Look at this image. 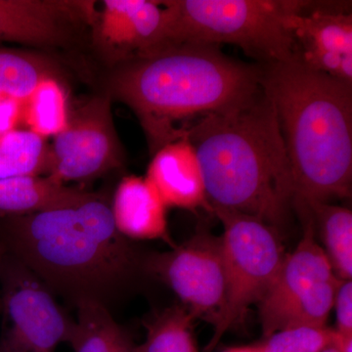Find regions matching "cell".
Here are the masks:
<instances>
[{
    "label": "cell",
    "instance_id": "cb8c5ba5",
    "mask_svg": "<svg viewBox=\"0 0 352 352\" xmlns=\"http://www.w3.org/2000/svg\"><path fill=\"white\" fill-rule=\"evenodd\" d=\"M335 340V329L327 326L296 327L272 333L256 347L261 352H322L333 346Z\"/></svg>",
    "mask_w": 352,
    "mask_h": 352
},
{
    "label": "cell",
    "instance_id": "9c48e42d",
    "mask_svg": "<svg viewBox=\"0 0 352 352\" xmlns=\"http://www.w3.org/2000/svg\"><path fill=\"white\" fill-rule=\"evenodd\" d=\"M53 138L47 176L58 182L94 179L124 163L110 96L94 97L71 112L68 126Z\"/></svg>",
    "mask_w": 352,
    "mask_h": 352
},
{
    "label": "cell",
    "instance_id": "5bb4252c",
    "mask_svg": "<svg viewBox=\"0 0 352 352\" xmlns=\"http://www.w3.org/2000/svg\"><path fill=\"white\" fill-rule=\"evenodd\" d=\"M146 177L168 208L212 210L196 150L188 138L177 139L154 153Z\"/></svg>",
    "mask_w": 352,
    "mask_h": 352
},
{
    "label": "cell",
    "instance_id": "d4e9b609",
    "mask_svg": "<svg viewBox=\"0 0 352 352\" xmlns=\"http://www.w3.org/2000/svg\"><path fill=\"white\" fill-rule=\"evenodd\" d=\"M333 307L337 316L336 332L340 337L352 338V282L342 281L336 293Z\"/></svg>",
    "mask_w": 352,
    "mask_h": 352
},
{
    "label": "cell",
    "instance_id": "7402d4cb",
    "mask_svg": "<svg viewBox=\"0 0 352 352\" xmlns=\"http://www.w3.org/2000/svg\"><path fill=\"white\" fill-rule=\"evenodd\" d=\"M57 76L50 60L32 52L0 48V95L25 101L44 78Z\"/></svg>",
    "mask_w": 352,
    "mask_h": 352
},
{
    "label": "cell",
    "instance_id": "9a60e30c",
    "mask_svg": "<svg viewBox=\"0 0 352 352\" xmlns=\"http://www.w3.org/2000/svg\"><path fill=\"white\" fill-rule=\"evenodd\" d=\"M166 210L146 176L122 178L111 201L113 224L127 240H164L171 244Z\"/></svg>",
    "mask_w": 352,
    "mask_h": 352
},
{
    "label": "cell",
    "instance_id": "603a6c76",
    "mask_svg": "<svg viewBox=\"0 0 352 352\" xmlns=\"http://www.w3.org/2000/svg\"><path fill=\"white\" fill-rule=\"evenodd\" d=\"M339 278L315 285L305 296L289 305L273 322L267 337L278 331L296 327H326L333 307ZM265 337V338H267Z\"/></svg>",
    "mask_w": 352,
    "mask_h": 352
},
{
    "label": "cell",
    "instance_id": "e0dca14e",
    "mask_svg": "<svg viewBox=\"0 0 352 352\" xmlns=\"http://www.w3.org/2000/svg\"><path fill=\"white\" fill-rule=\"evenodd\" d=\"M78 318L72 322L66 342L75 352H134L135 346L107 305L96 300L76 303Z\"/></svg>",
    "mask_w": 352,
    "mask_h": 352
},
{
    "label": "cell",
    "instance_id": "6da1fadb",
    "mask_svg": "<svg viewBox=\"0 0 352 352\" xmlns=\"http://www.w3.org/2000/svg\"><path fill=\"white\" fill-rule=\"evenodd\" d=\"M111 88L135 113L154 154L197 120L249 105L263 92V68L220 46L170 43L120 65Z\"/></svg>",
    "mask_w": 352,
    "mask_h": 352
},
{
    "label": "cell",
    "instance_id": "5b68a950",
    "mask_svg": "<svg viewBox=\"0 0 352 352\" xmlns=\"http://www.w3.org/2000/svg\"><path fill=\"white\" fill-rule=\"evenodd\" d=\"M160 2L166 13V44H231L264 65L293 61L292 18L312 6L300 0Z\"/></svg>",
    "mask_w": 352,
    "mask_h": 352
},
{
    "label": "cell",
    "instance_id": "484cf974",
    "mask_svg": "<svg viewBox=\"0 0 352 352\" xmlns=\"http://www.w3.org/2000/svg\"><path fill=\"white\" fill-rule=\"evenodd\" d=\"M23 102L0 95V138L18 129V124L22 122Z\"/></svg>",
    "mask_w": 352,
    "mask_h": 352
},
{
    "label": "cell",
    "instance_id": "ac0fdd59",
    "mask_svg": "<svg viewBox=\"0 0 352 352\" xmlns=\"http://www.w3.org/2000/svg\"><path fill=\"white\" fill-rule=\"evenodd\" d=\"M307 208L320 230L323 250L342 281L352 277V212L331 203H296Z\"/></svg>",
    "mask_w": 352,
    "mask_h": 352
},
{
    "label": "cell",
    "instance_id": "52a82bcc",
    "mask_svg": "<svg viewBox=\"0 0 352 352\" xmlns=\"http://www.w3.org/2000/svg\"><path fill=\"white\" fill-rule=\"evenodd\" d=\"M0 352H55L66 342L73 320L41 280L6 250L0 258Z\"/></svg>",
    "mask_w": 352,
    "mask_h": 352
},
{
    "label": "cell",
    "instance_id": "ba28073f",
    "mask_svg": "<svg viewBox=\"0 0 352 352\" xmlns=\"http://www.w3.org/2000/svg\"><path fill=\"white\" fill-rule=\"evenodd\" d=\"M143 267L173 289L195 319L214 326L226 302L221 237L200 231L171 251L149 256Z\"/></svg>",
    "mask_w": 352,
    "mask_h": 352
},
{
    "label": "cell",
    "instance_id": "ffe728a7",
    "mask_svg": "<svg viewBox=\"0 0 352 352\" xmlns=\"http://www.w3.org/2000/svg\"><path fill=\"white\" fill-rule=\"evenodd\" d=\"M50 146L27 129L0 138V179L25 175H47Z\"/></svg>",
    "mask_w": 352,
    "mask_h": 352
},
{
    "label": "cell",
    "instance_id": "f1b7e54d",
    "mask_svg": "<svg viewBox=\"0 0 352 352\" xmlns=\"http://www.w3.org/2000/svg\"><path fill=\"white\" fill-rule=\"evenodd\" d=\"M322 352H340V351H338V349H336V347L333 346L329 347V349H325V351H322Z\"/></svg>",
    "mask_w": 352,
    "mask_h": 352
},
{
    "label": "cell",
    "instance_id": "8fae6325",
    "mask_svg": "<svg viewBox=\"0 0 352 352\" xmlns=\"http://www.w3.org/2000/svg\"><path fill=\"white\" fill-rule=\"evenodd\" d=\"M96 17L94 1L0 0V41L57 46L76 25H94Z\"/></svg>",
    "mask_w": 352,
    "mask_h": 352
},
{
    "label": "cell",
    "instance_id": "4316f807",
    "mask_svg": "<svg viewBox=\"0 0 352 352\" xmlns=\"http://www.w3.org/2000/svg\"><path fill=\"white\" fill-rule=\"evenodd\" d=\"M224 352H261V351H258V349L256 346H254V347L245 346V347H235V349H228V351H226Z\"/></svg>",
    "mask_w": 352,
    "mask_h": 352
},
{
    "label": "cell",
    "instance_id": "30bf717a",
    "mask_svg": "<svg viewBox=\"0 0 352 352\" xmlns=\"http://www.w3.org/2000/svg\"><path fill=\"white\" fill-rule=\"evenodd\" d=\"M94 27L102 55L122 65L166 44V9L159 1L105 0Z\"/></svg>",
    "mask_w": 352,
    "mask_h": 352
},
{
    "label": "cell",
    "instance_id": "277c9868",
    "mask_svg": "<svg viewBox=\"0 0 352 352\" xmlns=\"http://www.w3.org/2000/svg\"><path fill=\"white\" fill-rule=\"evenodd\" d=\"M263 87L276 111L295 201L349 198L352 180V82L298 62L264 65Z\"/></svg>",
    "mask_w": 352,
    "mask_h": 352
},
{
    "label": "cell",
    "instance_id": "3957f363",
    "mask_svg": "<svg viewBox=\"0 0 352 352\" xmlns=\"http://www.w3.org/2000/svg\"><path fill=\"white\" fill-rule=\"evenodd\" d=\"M185 138L195 148L212 208L275 228L283 223L295 192L274 104L264 89L245 107L197 120Z\"/></svg>",
    "mask_w": 352,
    "mask_h": 352
},
{
    "label": "cell",
    "instance_id": "7a4b0ae2",
    "mask_svg": "<svg viewBox=\"0 0 352 352\" xmlns=\"http://www.w3.org/2000/svg\"><path fill=\"white\" fill-rule=\"evenodd\" d=\"M0 244L50 291L106 305L143 263L113 224L111 203L87 193L65 207L0 215Z\"/></svg>",
    "mask_w": 352,
    "mask_h": 352
},
{
    "label": "cell",
    "instance_id": "2e32d148",
    "mask_svg": "<svg viewBox=\"0 0 352 352\" xmlns=\"http://www.w3.org/2000/svg\"><path fill=\"white\" fill-rule=\"evenodd\" d=\"M88 192L67 186L47 175L0 179V215H24L65 207L82 200Z\"/></svg>",
    "mask_w": 352,
    "mask_h": 352
},
{
    "label": "cell",
    "instance_id": "83f0119b",
    "mask_svg": "<svg viewBox=\"0 0 352 352\" xmlns=\"http://www.w3.org/2000/svg\"><path fill=\"white\" fill-rule=\"evenodd\" d=\"M3 252H4L3 247H2V245L0 244V258H1L2 254H3ZM1 307H2L1 296H0V311H1Z\"/></svg>",
    "mask_w": 352,
    "mask_h": 352
},
{
    "label": "cell",
    "instance_id": "44dd1931",
    "mask_svg": "<svg viewBox=\"0 0 352 352\" xmlns=\"http://www.w3.org/2000/svg\"><path fill=\"white\" fill-rule=\"evenodd\" d=\"M195 317L183 305L166 308L146 322V338L134 352H199L192 326Z\"/></svg>",
    "mask_w": 352,
    "mask_h": 352
},
{
    "label": "cell",
    "instance_id": "8992f818",
    "mask_svg": "<svg viewBox=\"0 0 352 352\" xmlns=\"http://www.w3.org/2000/svg\"><path fill=\"white\" fill-rule=\"evenodd\" d=\"M212 210L223 226L226 293L207 352L244 320L252 305L263 300L286 256L275 227L252 215L219 208Z\"/></svg>",
    "mask_w": 352,
    "mask_h": 352
},
{
    "label": "cell",
    "instance_id": "d6986e66",
    "mask_svg": "<svg viewBox=\"0 0 352 352\" xmlns=\"http://www.w3.org/2000/svg\"><path fill=\"white\" fill-rule=\"evenodd\" d=\"M69 113L68 94L57 76L44 78L23 102L25 129L45 140L66 129Z\"/></svg>",
    "mask_w": 352,
    "mask_h": 352
},
{
    "label": "cell",
    "instance_id": "4fadbf2b",
    "mask_svg": "<svg viewBox=\"0 0 352 352\" xmlns=\"http://www.w3.org/2000/svg\"><path fill=\"white\" fill-rule=\"evenodd\" d=\"M296 208L307 217L305 232L295 251L285 256L272 286L258 303L264 337H267L273 322L289 305L315 285L337 277L323 248L317 243L311 214L302 205Z\"/></svg>",
    "mask_w": 352,
    "mask_h": 352
},
{
    "label": "cell",
    "instance_id": "7c38bea8",
    "mask_svg": "<svg viewBox=\"0 0 352 352\" xmlns=\"http://www.w3.org/2000/svg\"><path fill=\"white\" fill-rule=\"evenodd\" d=\"M294 60L305 68L352 82V14L320 8L291 20Z\"/></svg>",
    "mask_w": 352,
    "mask_h": 352
}]
</instances>
